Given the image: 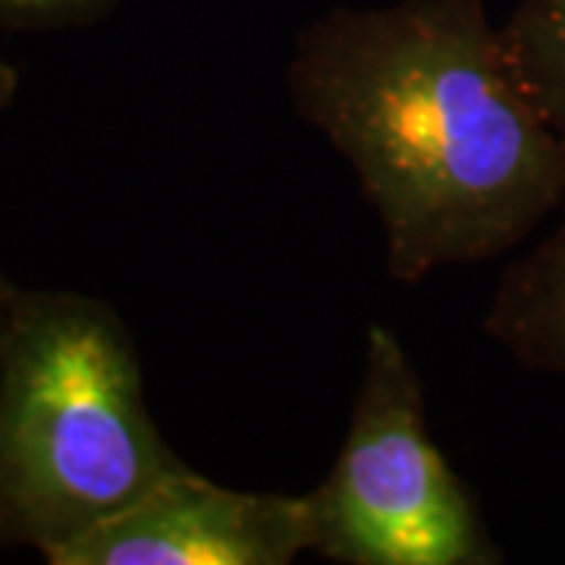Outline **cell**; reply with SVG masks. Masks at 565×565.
<instances>
[{
	"label": "cell",
	"mask_w": 565,
	"mask_h": 565,
	"mask_svg": "<svg viewBox=\"0 0 565 565\" xmlns=\"http://www.w3.org/2000/svg\"><path fill=\"white\" fill-rule=\"evenodd\" d=\"M286 88L352 167L393 280L490 262L563 207V141L484 0L337 7L299 29Z\"/></svg>",
	"instance_id": "1"
},
{
	"label": "cell",
	"mask_w": 565,
	"mask_h": 565,
	"mask_svg": "<svg viewBox=\"0 0 565 565\" xmlns=\"http://www.w3.org/2000/svg\"><path fill=\"white\" fill-rule=\"evenodd\" d=\"M182 465L117 308L22 289L0 343V546L54 563Z\"/></svg>",
	"instance_id": "2"
},
{
	"label": "cell",
	"mask_w": 565,
	"mask_h": 565,
	"mask_svg": "<svg viewBox=\"0 0 565 565\" xmlns=\"http://www.w3.org/2000/svg\"><path fill=\"white\" fill-rule=\"evenodd\" d=\"M315 556L340 565H500L505 553L427 427L422 374L371 323L349 430L311 493Z\"/></svg>",
	"instance_id": "3"
},
{
	"label": "cell",
	"mask_w": 565,
	"mask_h": 565,
	"mask_svg": "<svg viewBox=\"0 0 565 565\" xmlns=\"http://www.w3.org/2000/svg\"><path fill=\"white\" fill-rule=\"evenodd\" d=\"M315 544L308 493L233 490L182 465L51 565H289Z\"/></svg>",
	"instance_id": "4"
},
{
	"label": "cell",
	"mask_w": 565,
	"mask_h": 565,
	"mask_svg": "<svg viewBox=\"0 0 565 565\" xmlns=\"http://www.w3.org/2000/svg\"><path fill=\"white\" fill-rule=\"evenodd\" d=\"M484 333L527 371L565 377V214L546 239L505 267Z\"/></svg>",
	"instance_id": "5"
},
{
	"label": "cell",
	"mask_w": 565,
	"mask_h": 565,
	"mask_svg": "<svg viewBox=\"0 0 565 565\" xmlns=\"http://www.w3.org/2000/svg\"><path fill=\"white\" fill-rule=\"evenodd\" d=\"M500 32L527 98L565 148V0H519Z\"/></svg>",
	"instance_id": "6"
},
{
	"label": "cell",
	"mask_w": 565,
	"mask_h": 565,
	"mask_svg": "<svg viewBox=\"0 0 565 565\" xmlns=\"http://www.w3.org/2000/svg\"><path fill=\"white\" fill-rule=\"evenodd\" d=\"M117 0H0L3 29H70L102 20Z\"/></svg>",
	"instance_id": "7"
},
{
	"label": "cell",
	"mask_w": 565,
	"mask_h": 565,
	"mask_svg": "<svg viewBox=\"0 0 565 565\" xmlns=\"http://www.w3.org/2000/svg\"><path fill=\"white\" fill-rule=\"evenodd\" d=\"M20 286L10 280L7 274H3V267H0V343H3V337H7V327H10V318H13V308L20 302Z\"/></svg>",
	"instance_id": "8"
},
{
	"label": "cell",
	"mask_w": 565,
	"mask_h": 565,
	"mask_svg": "<svg viewBox=\"0 0 565 565\" xmlns=\"http://www.w3.org/2000/svg\"><path fill=\"white\" fill-rule=\"evenodd\" d=\"M17 88H20V73H17V66H10L7 61H0V110L13 102Z\"/></svg>",
	"instance_id": "9"
}]
</instances>
